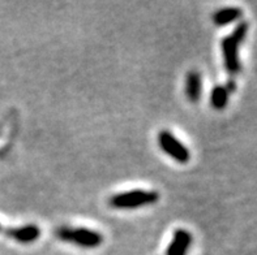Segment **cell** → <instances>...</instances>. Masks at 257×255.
Returning a JSON list of instances; mask_svg holds the SVG:
<instances>
[{
    "label": "cell",
    "instance_id": "obj_4",
    "mask_svg": "<svg viewBox=\"0 0 257 255\" xmlns=\"http://www.w3.org/2000/svg\"><path fill=\"white\" fill-rule=\"evenodd\" d=\"M158 143L162 151L166 152L167 155L171 156L178 163L189 162V158H191L189 150L169 130H162L158 134Z\"/></svg>",
    "mask_w": 257,
    "mask_h": 255
},
{
    "label": "cell",
    "instance_id": "obj_1",
    "mask_svg": "<svg viewBox=\"0 0 257 255\" xmlns=\"http://www.w3.org/2000/svg\"><path fill=\"white\" fill-rule=\"evenodd\" d=\"M248 32V24L240 23L234 29L232 34L226 37L222 41V51H223V59H225L226 69L230 75H236L240 71V63H239L238 50L240 43L244 41Z\"/></svg>",
    "mask_w": 257,
    "mask_h": 255
},
{
    "label": "cell",
    "instance_id": "obj_2",
    "mask_svg": "<svg viewBox=\"0 0 257 255\" xmlns=\"http://www.w3.org/2000/svg\"><path fill=\"white\" fill-rule=\"evenodd\" d=\"M56 236L59 239L72 245L85 247V249H93L98 247L103 242V236L97 230H91L89 228H73V226H60L56 230Z\"/></svg>",
    "mask_w": 257,
    "mask_h": 255
},
{
    "label": "cell",
    "instance_id": "obj_8",
    "mask_svg": "<svg viewBox=\"0 0 257 255\" xmlns=\"http://www.w3.org/2000/svg\"><path fill=\"white\" fill-rule=\"evenodd\" d=\"M243 12H241L239 8H223V10H219L214 13L213 20H214V24L218 26H225L228 24L234 23L238 19H240Z\"/></svg>",
    "mask_w": 257,
    "mask_h": 255
},
{
    "label": "cell",
    "instance_id": "obj_9",
    "mask_svg": "<svg viewBox=\"0 0 257 255\" xmlns=\"http://www.w3.org/2000/svg\"><path fill=\"white\" fill-rule=\"evenodd\" d=\"M228 90L225 86H215L210 95V103L215 110H223L227 104Z\"/></svg>",
    "mask_w": 257,
    "mask_h": 255
},
{
    "label": "cell",
    "instance_id": "obj_5",
    "mask_svg": "<svg viewBox=\"0 0 257 255\" xmlns=\"http://www.w3.org/2000/svg\"><path fill=\"white\" fill-rule=\"evenodd\" d=\"M192 243V234L186 229H176L173 241L167 247L166 255H187Z\"/></svg>",
    "mask_w": 257,
    "mask_h": 255
},
{
    "label": "cell",
    "instance_id": "obj_6",
    "mask_svg": "<svg viewBox=\"0 0 257 255\" xmlns=\"http://www.w3.org/2000/svg\"><path fill=\"white\" fill-rule=\"evenodd\" d=\"M8 236L16 239L20 243H32L41 236V230L36 224H28V225L8 230Z\"/></svg>",
    "mask_w": 257,
    "mask_h": 255
},
{
    "label": "cell",
    "instance_id": "obj_7",
    "mask_svg": "<svg viewBox=\"0 0 257 255\" xmlns=\"http://www.w3.org/2000/svg\"><path fill=\"white\" fill-rule=\"evenodd\" d=\"M202 81L199 72H188L186 78V94L191 102H197L201 98Z\"/></svg>",
    "mask_w": 257,
    "mask_h": 255
},
{
    "label": "cell",
    "instance_id": "obj_3",
    "mask_svg": "<svg viewBox=\"0 0 257 255\" xmlns=\"http://www.w3.org/2000/svg\"><path fill=\"white\" fill-rule=\"evenodd\" d=\"M160 199V194L149 190H131L112 195L110 204L120 210H132L137 207L148 206L156 203Z\"/></svg>",
    "mask_w": 257,
    "mask_h": 255
}]
</instances>
